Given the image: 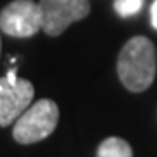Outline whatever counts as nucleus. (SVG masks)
<instances>
[{
    "label": "nucleus",
    "instance_id": "39448f33",
    "mask_svg": "<svg viewBox=\"0 0 157 157\" xmlns=\"http://www.w3.org/2000/svg\"><path fill=\"white\" fill-rule=\"evenodd\" d=\"M42 30L51 37L61 35L75 21L87 17L91 12L89 0H40Z\"/></svg>",
    "mask_w": 157,
    "mask_h": 157
},
{
    "label": "nucleus",
    "instance_id": "20e7f679",
    "mask_svg": "<svg viewBox=\"0 0 157 157\" xmlns=\"http://www.w3.org/2000/svg\"><path fill=\"white\" fill-rule=\"evenodd\" d=\"M0 30L9 37L26 39L42 30V11L35 0H14L0 12Z\"/></svg>",
    "mask_w": 157,
    "mask_h": 157
},
{
    "label": "nucleus",
    "instance_id": "6e6552de",
    "mask_svg": "<svg viewBox=\"0 0 157 157\" xmlns=\"http://www.w3.org/2000/svg\"><path fill=\"white\" fill-rule=\"evenodd\" d=\"M150 23L152 26L157 30V0H154L150 6Z\"/></svg>",
    "mask_w": 157,
    "mask_h": 157
},
{
    "label": "nucleus",
    "instance_id": "7ed1b4c3",
    "mask_svg": "<svg viewBox=\"0 0 157 157\" xmlns=\"http://www.w3.org/2000/svg\"><path fill=\"white\" fill-rule=\"evenodd\" d=\"M33 84L26 78H19L11 68L6 77H0V126L6 128L16 122L33 101Z\"/></svg>",
    "mask_w": 157,
    "mask_h": 157
},
{
    "label": "nucleus",
    "instance_id": "f257e3e1",
    "mask_svg": "<svg viewBox=\"0 0 157 157\" xmlns=\"http://www.w3.org/2000/svg\"><path fill=\"white\" fill-rule=\"evenodd\" d=\"M155 47L147 37L129 39L119 52L117 73L126 89L141 93L148 89L155 78Z\"/></svg>",
    "mask_w": 157,
    "mask_h": 157
},
{
    "label": "nucleus",
    "instance_id": "423d86ee",
    "mask_svg": "<svg viewBox=\"0 0 157 157\" xmlns=\"http://www.w3.org/2000/svg\"><path fill=\"white\" fill-rule=\"evenodd\" d=\"M98 157H133V150L126 140L110 136L98 147Z\"/></svg>",
    "mask_w": 157,
    "mask_h": 157
},
{
    "label": "nucleus",
    "instance_id": "1a4fd4ad",
    "mask_svg": "<svg viewBox=\"0 0 157 157\" xmlns=\"http://www.w3.org/2000/svg\"><path fill=\"white\" fill-rule=\"evenodd\" d=\"M0 49H2V42H0Z\"/></svg>",
    "mask_w": 157,
    "mask_h": 157
},
{
    "label": "nucleus",
    "instance_id": "f03ea898",
    "mask_svg": "<svg viewBox=\"0 0 157 157\" xmlns=\"http://www.w3.org/2000/svg\"><path fill=\"white\" fill-rule=\"evenodd\" d=\"M58 121H59V108L56 103L45 98L39 100L33 105H30L14 122L12 138L21 145L37 143L47 138L56 129Z\"/></svg>",
    "mask_w": 157,
    "mask_h": 157
},
{
    "label": "nucleus",
    "instance_id": "0eeeda50",
    "mask_svg": "<svg viewBox=\"0 0 157 157\" xmlns=\"http://www.w3.org/2000/svg\"><path fill=\"white\" fill-rule=\"evenodd\" d=\"M143 2L145 0H115L113 2V9L117 11L119 16L129 17V16H135V14H138L141 11Z\"/></svg>",
    "mask_w": 157,
    "mask_h": 157
}]
</instances>
